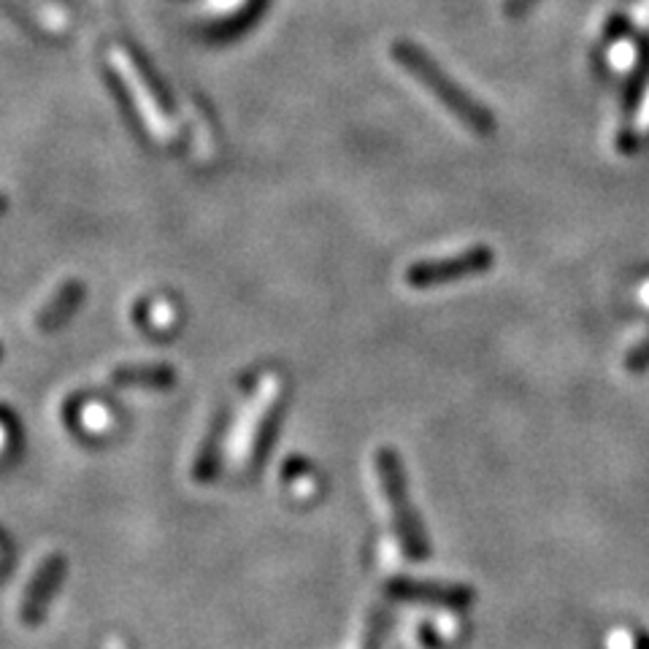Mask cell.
Here are the masks:
<instances>
[{
	"instance_id": "1",
	"label": "cell",
	"mask_w": 649,
	"mask_h": 649,
	"mask_svg": "<svg viewBox=\"0 0 649 649\" xmlns=\"http://www.w3.org/2000/svg\"><path fill=\"white\" fill-rule=\"evenodd\" d=\"M393 58L403 71H406L409 77L417 79L420 85L425 87V90L431 92V96L436 98L446 111H450V115H455L460 122L471 130V134H479V136L493 134L495 122H493V117H490V111L484 109L482 104H476L471 96H465L455 81L446 77V73L441 71L436 62L427 58L420 47H414V43H409V41H395Z\"/></svg>"
},
{
	"instance_id": "2",
	"label": "cell",
	"mask_w": 649,
	"mask_h": 649,
	"mask_svg": "<svg viewBox=\"0 0 649 649\" xmlns=\"http://www.w3.org/2000/svg\"><path fill=\"white\" fill-rule=\"evenodd\" d=\"M376 469H380L384 495H387L390 509H393L395 533H399L403 552L414 560H425L427 552H431V547H427L425 531H422L417 512H414V507L409 503L406 479H403L399 455H395L393 450H380V455H376Z\"/></svg>"
},
{
	"instance_id": "3",
	"label": "cell",
	"mask_w": 649,
	"mask_h": 649,
	"mask_svg": "<svg viewBox=\"0 0 649 649\" xmlns=\"http://www.w3.org/2000/svg\"><path fill=\"white\" fill-rule=\"evenodd\" d=\"M282 390H285L282 376L266 374L263 382L257 384L255 395H252L242 427V460L247 463V469H255L263 455H266L271 431H274L276 422V409H279L282 401Z\"/></svg>"
},
{
	"instance_id": "4",
	"label": "cell",
	"mask_w": 649,
	"mask_h": 649,
	"mask_svg": "<svg viewBox=\"0 0 649 649\" xmlns=\"http://www.w3.org/2000/svg\"><path fill=\"white\" fill-rule=\"evenodd\" d=\"M493 249L488 247H469L463 252H455V255L436 257V260H422L414 263L412 268H406V285L409 287H436L446 285V282L463 279V276H474L482 274L493 266Z\"/></svg>"
},
{
	"instance_id": "5",
	"label": "cell",
	"mask_w": 649,
	"mask_h": 649,
	"mask_svg": "<svg viewBox=\"0 0 649 649\" xmlns=\"http://www.w3.org/2000/svg\"><path fill=\"white\" fill-rule=\"evenodd\" d=\"M68 571V560L62 554H49V558L41 560V566L36 569L33 579H30L28 590H24L22 603H20V620L24 626H39V622L47 617L49 603L58 596L62 577Z\"/></svg>"
},
{
	"instance_id": "6",
	"label": "cell",
	"mask_w": 649,
	"mask_h": 649,
	"mask_svg": "<svg viewBox=\"0 0 649 649\" xmlns=\"http://www.w3.org/2000/svg\"><path fill=\"white\" fill-rule=\"evenodd\" d=\"M384 592L399 601H425L439 603V607L463 609L474 601V590L463 588V584H444V582H420V579H390L384 584Z\"/></svg>"
},
{
	"instance_id": "7",
	"label": "cell",
	"mask_w": 649,
	"mask_h": 649,
	"mask_svg": "<svg viewBox=\"0 0 649 649\" xmlns=\"http://www.w3.org/2000/svg\"><path fill=\"white\" fill-rule=\"evenodd\" d=\"M176 376L171 374L168 368H163V365H153V368H128V371H119L117 374V382H130V384H157V387H166V384H171Z\"/></svg>"
},
{
	"instance_id": "8",
	"label": "cell",
	"mask_w": 649,
	"mask_h": 649,
	"mask_svg": "<svg viewBox=\"0 0 649 649\" xmlns=\"http://www.w3.org/2000/svg\"><path fill=\"white\" fill-rule=\"evenodd\" d=\"M73 298H77V287H62L58 298L52 301V308H47V314L41 317V323H58L62 314L73 306Z\"/></svg>"
},
{
	"instance_id": "9",
	"label": "cell",
	"mask_w": 649,
	"mask_h": 649,
	"mask_svg": "<svg viewBox=\"0 0 649 649\" xmlns=\"http://www.w3.org/2000/svg\"><path fill=\"white\" fill-rule=\"evenodd\" d=\"M626 365L630 371H645L647 368V365H649V336L639 346H636L633 352H630V357L626 361Z\"/></svg>"
},
{
	"instance_id": "10",
	"label": "cell",
	"mask_w": 649,
	"mask_h": 649,
	"mask_svg": "<svg viewBox=\"0 0 649 649\" xmlns=\"http://www.w3.org/2000/svg\"><path fill=\"white\" fill-rule=\"evenodd\" d=\"M633 22L639 24V28H649V0H645V3L639 6V9H636V17H633Z\"/></svg>"
}]
</instances>
